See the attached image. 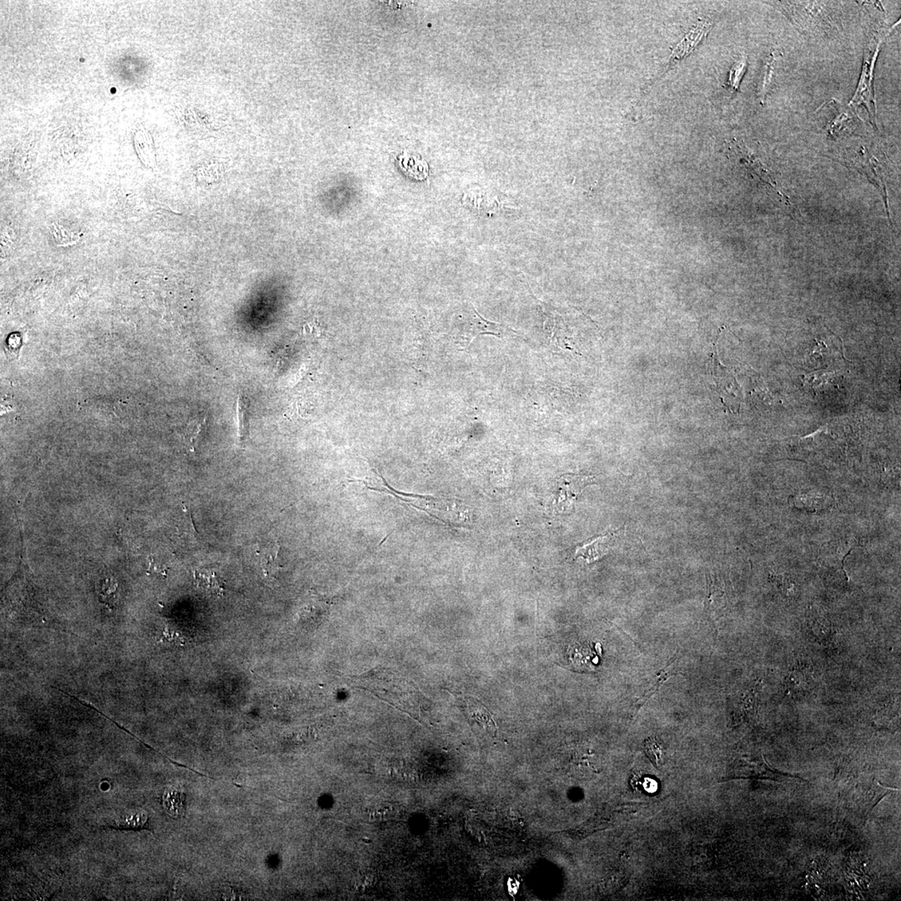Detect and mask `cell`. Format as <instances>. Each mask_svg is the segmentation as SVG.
I'll use <instances>...</instances> for the list:
<instances>
[{
	"label": "cell",
	"mask_w": 901,
	"mask_h": 901,
	"mask_svg": "<svg viewBox=\"0 0 901 901\" xmlns=\"http://www.w3.org/2000/svg\"><path fill=\"white\" fill-rule=\"evenodd\" d=\"M880 43H877L874 48H871L865 56L863 65L862 74L857 88L855 96L851 102V105L856 110L858 106L863 105L867 109L869 117L872 121H876V105L874 96V90H873V81H874V70L877 59V55L879 54Z\"/></svg>",
	"instance_id": "obj_1"
},
{
	"label": "cell",
	"mask_w": 901,
	"mask_h": 901,
	"mask_svg": "<svg viewBox=\"0 0 901 901\" xmlns=\"http://www.w3.org/2000/svg\"><path fill=\"white\" fill-rule=\"evenodd\" d=\"M556 481L549 508L555 513L568 511L584 488L591 484L594 479L588 476L565 474Z\"/></svg>",
	"instance_id": "obj_2"
},
{
	"label": "cell",
	"mask_w": 901,
	"mask_h": 901,
	"mask_svg": "<svg viewBox=\"0 0 901 901\" xmlns=\"http://www.w3.org/2000/svg\"><path fill=\"white\" fill-rule=\"evenodd\" d=\"M729 150L732 153V156L737 159L743 167L748 169L753 176H756L762 183L772 187L774 191L780 196L782 200L789 203V197L782 193L780 188H778L772 173L765 168L760 160L754 156L752 152L742 141L734 140L730 143Z\"/></svg>",
	"instance_id": "obj_3"
},
{
	"label": "cell",
	"mask_w": 901,
	"mask_h": 901,
	"mask_svg": "<svg viewBox=\"0 0 901 901\" xmlns=\"http://www.w3.org/2000/svg\"><path fill=\"white\" fill-rule=\"evenodd\" d=\"M710 374L712 377L715 389L721 395L723 400L731 401V399H735L737 404H741V390L735 379L734 375L730 373L729 369L723 366L719 362L717 354V349H714L712 359L710 362ZM733 406V405H732Z\"/></svg>",
	"instance_id": "obj_4"
},
{
	"label": "cell",
	"mask_w": 901,
	"mask_h": 901,
	"mask_svg": "<svg viewBox=\"0 0 901 901\" xmlns=\"http://www.w3.org/2000/svg\"><path fill=\"white\" fill-rule=\"evenodd\" d=\"M711 28H712V23L710 22L701 21L695 25L674 49L663 74L667 72L675 63L681 61V59L692 53L697 48L699 43L709 34Z\"/></svg>",
	"instance_id": "obj_5"
},
{
	"label": "cell",
	"mask_w": 901,
	"mask_h": 901,
	"mask_svg": "<svg viewBox=\"0 0 901 901\" xmlns=\"http://www.w3.org/2000/svg\"><path fill=\"white\" fill-rule=\"evenodd\" d=\"M849 162L852 164L853 167L859 169L860 172H862L864 175L867 176L868 179H869V180H871V183L876 185V187L880 189V195L883 196L885 205H887L888 216L890 217V216H889L887 205V188H885V185L884 184L882 175H881V173L877 172V167H878V165H877L879 164L878 161H877L875 157L869 156L867 150L862 149L860 152H858V156L849 158Z\"/></svg>",
	"instance_id": "obj_6"
},
{
	"label": "cell",
	"mask_w": 901,
	"mask_h": 901,
	"mask_svg": "<svg viewBox=\"0 0 901 901\" xmlns=\"http://www.w3.org/2000/svg\"><path fill=\"white\" fill-rule=\"evenodd\" d=\"M736 776L741 777H749L762 778V780H769L776 782H782L790 778H797V776L792 774L782 773L778 770L774 769L769 765L765 760L761 761L745 763L743 769H737Z\"/></svg>",
	"instance_id": "obj_7"
},
{
	"label": "cell",
	"mask_w": 901,
	"mask_h": 901,
	"mask_svg": "<svg viewBox=\"0 0 901 901\" xmlns=\"http://www.w3.org/2000/svg\"><path fill=\"white\" fill-rule=\"evenodd\" d=\"M466 331H467L466 339H468L467 341H468L469 345L477 335L491 334L501 338L504 335L507 334L508 331H512L510 328L501 325V324L488 321V320L484 319L478 314L475 308H473L472 318Z\"/></svg>",
	"instance_id": "obj_8"
},
{
	"label": "cell",
	"mask_w": 901,
	"mask_h": 901,
	"mask_svg": "<svg viewBox=\"0 0 901 901\" xmlns=\"http://www.w3.org/2000/svg\"><path fill=\"white\" fill-rule=\"evenodd\" d=\"M898 789L887 787L880 783L876 778H873L871 785L867 791L862 794V798L860 800L859 810L864 819V823L867 822L869 816L876 808V806L883 800L885 796L891 793H895Z\"/></svg>",
	"instance_id": "obj_9"
},
{
	"label": "cell",
	"mask_w": 901,
	"mask_h": 901,
	"mask_svg": "<svg viewBox=\"0 0 901 901\" xmlns=\"http://www.w3.org/2000/svg\"><path fill=\"white\" fill-rule=\"evenodd\" d=\"M612 537H614V533H610V535L597 537V539L591 540L590 542L585 543L582 547L577 549L575 559H581L584 560L585 562L590 563L602 558L610 550Z\"/></svg>",
	"instance_id": "obj_10"
},
{
	"label": "cell",
	"mask_w": 901,
	"mask_h": 901,
	"mask_svg": "<svg viewBox=\"0 0 901 901\" xmlns=\"http://www.w3.org/2000/svg\"><path fill=\"white\" fill-rule=\"evenodd\" d=\"M677 659L678 654H675L673 658L669 660L665 667L658 671L654 677L651 679L649 686L644 690L643 694L637 702L638 705L642 707L652 696L659 692L663 683L669 681L672 676L675 675L674 665L677 663Z\"/></svg>",
	"instance_id": "obj_11"
},
{
	"label": "cell",
	"mask_w": 901,
	"mask_h": 901,
	"mask_svg": "<svg viewBox=\"0 0 901 901\" xmlns=\"http://www.w3.org/2000/svg\"><path fill=\"white\" fill-rule=\"evenodd\" d=\"M134 146H136L138 156L141 160L149 168L155 167L156 154L154 149L153 141L149 133L145 128H141L137 130L134 134Z\"/></svg>",
	"instance_id": "obj_12"
},
{
	"label": "cell",
	"mask_w": 901,
	"mask_h": 901,
	"mask_svg": "<svg viewBox=\"0 0 901 901\" xmlns=\"http://www.w3.org/2000/svg\"><path fill=\"white\" fill-rule=\"evenodd\" d=\"M236 414L238 422V438L240 446H245L249 439L250 431V400L242 392L237 395Z\"/></svg>",
	"instance_id": "obj_13"
},
{
	"label": "cell",
	"mask_w": 901,
	"mask_h": 901,
	"mask_svg": "<svg viewBox=\"0 0 901 901\" xmlns=\"http://www.w3.org/2000/svg\"><path fill=\"white\" fill-rule=\"evenodd\" d=\"M194 579L197 587L207 594L216 597L224 594V581L216 572L209 570L194 571Z\"/></svg>",
	"instance_id": "obj_14"
},
{
	"label": "cell",
	"mask_w": 901,
	"mask_h": 901,
	"mask_svg": "<svg viewBox=\"0 0 901 901\" xmlns=\"http://www.w3.org/2000/svg\"><path fill=\"white\" fill-rule=\"evenodd\" d=\"M280 551L279 544H276L274 547L265 549L262 552H260V564L264 574L267 578H275L282 568L280 563Z\"/></svg>",
	"instance_id": "obj_15"
},
{
	"label": "cell",
	"mask_w": 901,
	"mask_h": 901,
	"mask_svg": "<svg viewBox=\"0 0 901 901\" xmlns=\"http://www.w3.org/2000/svg\"><path fill=\"white\" fill-rule=\"evenodd\" d=\"M164 808L169 816L179 817L184 815L185 796L183 792L174 788L165 790L163 796Z\"/></svg>",
	"instance_id": "obj_16"
},
{
	"label": "cell",
	"mask_w": 901,
	"mask_h": 901,
	"mask_svg": "<svg viewBox=\"0 0 901 901\" xmlns=\"http://www.w3.org/2000/svg\"><path fill=\"white\" fill-rule=\"evenodd\" d=\"M465 701L471 717L479 722L480 724L481 723L484 724L491 732H494V730L497 729L496 724L493 721L488 711L481 703L476 702L475 699L471 697H466Z\"/></svg>",
	"instance_id": "obj_17"
},
{
	"label": "cell",
	"mask_w": 901,
	"mask_h": 901,
	"mask_svg": "<svg viewBox=\"0 0 901 901\" xmlns=\"http://www.w3.org/2000/svg\"><path fill=\"white\" fill-rule=\"evenodd\" d=\"M147 822V814L144 810H136L118 818L116 825L118 829H145Z\"/></svg>",
	"instance_id": "obj_18"
},
{
	"label": "cell",
	"mask_w": 901,
	"mask_h": 901,
	"mask_svg": "<svg viewBox=\"0 0 901 901\" xmlns=\"http://www.w3.org/2000/svg\"><path fill=\"white\" fill-rule=\"evenodd\" d=\"M207 422V417L204 415L203 417L193 420L191 424L188 425L187 431H185V442H187L189 450H192V452H195L197 442H198L199 437L205 430Z\"/></svg>",
	"instance_id": "obj_19"
},
{
	"label": "cell",
	"mask_w": 901,
	"mask_h": 901,
	"mask_svg": "<svg viewBox=\"0 0 901 901\" xmlns=\"http://www.w3.org/2000/svg\"><path fill=\"white\" fill-rule=\"evenodd\" d=\"M747 66H748L747 59L742 56L731 67L727 85L732 92H738V89H740L741 83L746 72Z\"/></svg>",
	"instance_id": "obj_20"
},
{
	"label": "cell",
	"mask_w": 901,
	"mask_h": 901,
	"mask_svg": "<svg viewBox=\"0 0 901 901\" xmlns=\"http://www.w3.org/2000/svg\"><path fill=\"white\" fill-rule=\"evenodd\" d=\"M402 159L406 161V164L401 165V167L402 169H404V171H406L408 175H411L413 176L415 179L418 180H424L426 178H428V165H426L425 161L417 160L416 158L413 157V164L412 160H411V156H402Z\"/></svg>",
	"instance_id": "obj_21"
},
{
	"label": "cell",
	"mask_w": 901,
	"mask_h": 901,
	"mask_svg": "<svg viewBox=\"0 0 901 901\" xmlns=\"http://www.w3.org/2000/svg\"><path fill=\"white\" fill-rule=\"evenodd\" d=\"M644 750L650 760L654 763L655 766L660 767L665 763V752L663 749V745L657 738H650L644 744Z\"/></svg>",
	"instance_id": "obj_22"
},
{
	"label": "cell",
	"mask_w": 901,
	"mask_h": 901,
	"mask_svg": "<svg viewBox=\"0 0 901 901\" xmlns=\"http://www.w3.org/2000/svg\"><path fill=\"white\" fill-rule=\"evenodd\" d=\"M852 116L847 112H840L838 116L829 122L827 126V130L833 137H837L845 130L851 128Z\"/></svg>",
	"instance_id": "obj_23"
},
{
	"label": "cell",
	"mask_w": 901,
	"mask_h": 901,
	"mask_svg": "<svg viewBox=\"0 0 901 901\" xmlns=\"http://www.w3.org/2000/svg\"><path fill=\"white\" fill-rule=\"evenodd\" d=\"M54 235L55 240L62 244L75 243L79 238L77 233H74L70 229L61 225H55Z\"/></svg>",
	"instance_id": "obj_24"
},
{
	"label": "cell",
	"mask_w": 901,
	"mask_h": 901,
	"mask_svg": "<svg viewBox=\"0 0 901 901\" xmlns=\"http://www.w3.org/2000/svg\"><path fill=\"white\" fill-rule=\"evenodd\" d=\"M117 586L116 582H112L110 579L105 580L104 583H103L101 594L105 602H112V599L116 596Z\"/></svg>",
	"instance_id": "obj_25"
},
{
	"label": "cell",
	"mask_w": 901,
	"mask_h": 901,
	"mask_svg": "<svg viewBox=\"0 0 901 901\" xmlns=\"http://www.w3.org/2000/svg\"><path fill=\"white\" fill-rule=\"evenodd\" d=\"M774 61V58L770 59V61L768 62V64L766 65V67H765L766 71H765V73L764 81H763V86H762V90H761V92H761V96H762V98H763V101H764V100H765V94H766V90H767V87H768V85H769V82L770 81V76H771V72H772V70H773Z\"/></svg>",
	"instance_id": "obj_26"
}]
</instances>
